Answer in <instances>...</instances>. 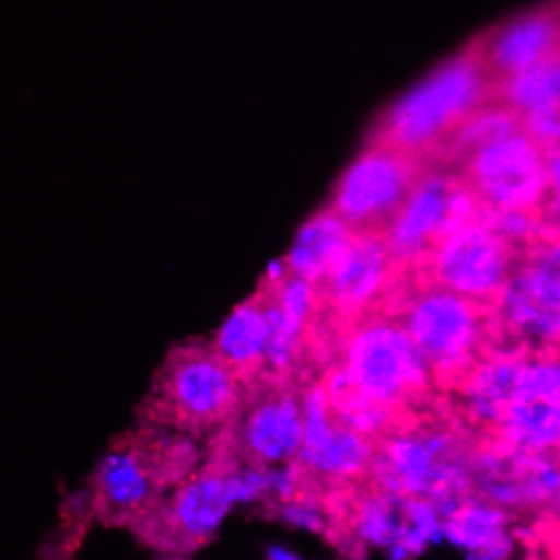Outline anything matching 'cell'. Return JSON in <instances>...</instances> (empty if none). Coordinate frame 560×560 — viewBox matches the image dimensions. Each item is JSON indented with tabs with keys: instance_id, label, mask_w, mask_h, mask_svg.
<instances>
[{
	"instance_id": "1",
	"label": "cell",
	"mask_w": 560,
	"mask_h": 560,
	"mask_svg": "<svg viewBox=\"0 0 560 560\" xmlns=\"http://www.w3.org/2000/svg\"><path fill=\"white\" fill-rule=\"evenodd\" d=\"M493 103V82L475 42L406 92L369 129L365 145L434 162L460 127Z\"/></svg>"
},
{
	"instance_id": "2",
	"label": "cell",
	"mask_w": 560,
	"mask_h": 560,
	"mask_svg": "<svg viewBox=\"0 0 560 560\" xmlns=\"http://www.w3.org/2000/svg\"><path fill=\"white\" fill-rule=\"evenodd\" d=\"M192 436L151 427L127 434L101 460L94 481V512L108 526H129L200 467Z\"/></svg>"
},
{
	"instance_id": "3",
	"label": "cell",
	"mask_w": 560,
	"mask_h": 560,
	"mask_svg": "<svg viewBox=\"0 0 560 560\" xmlns=\"http://www.w3.org/2000/svg\"><path fill=\"white\" fill-rule=\"evenodd\" d=\"M245 384L210 340H190L163 361L145 399V420L188 436L221 432L241 412Z\"/></svg>"
},
{
	"instance_id": "4",
	"label": "cell",
	"mask_w": 560,
	"mask_h": 560,
	"mask_svg": "<svg viewBox=\"0 0 560 560\" xmlns=\"http://www.w3.org/2000/svg\"><path fill=\"white\" fill-rule=\"evenodd\" d=\"M369 472L375 489L428 498L444 520L472 493L471 453L448 428H412L385 436Z\"/></svg>"
},
{
	"instance_id": "5",
	"label": "cell",
	"mask_w": 560,
	"mask_h": 560,
	"mask_svg": "<svg viewBox=\"0 0 560 560\" xmlns=\"http://www.w3.org/2000/svg\"><path fill=\"white\" fill-rule=\"evenodd\" d=\"M238 463L221 430L207 460L190 477L172 487L131 530L148 545L177 555L207 545L236 503L233 477Z\"/></svg>"
},
{
	"instance_id": "6",
	"label": "cell",
	"mask_w": 560,
	"mask_h": 560,
	"mask_svg": "<svg viewBox=\"0 0 560 560\" xmlns=\"http://www.w3.org/2000/svg\"><path fill=\"white\" fill-rule=\"evenodd\" d=\"M430 170L422 158L365 145L340 176L328 208L354 235L385 238Z\"/></svg>"
},
{
	"instance_id": "7",
	"label": "cell",
	"mask_w": 560,
	"mask_h": 560,
	"mask_svg": "<svg viewBox=\"0 0 560 560\" xmlns=\"http://www.w3.org/2000/svg\"><path fill=\"white\" fill-rule=\"evenodd\" d=\"M342 368L354 394L398 408L416 398L432 380V369L399 320L368 316L349 330L342 342Z\"/></svg>"
},
{
	"instance_id": "8",
	"label": "cell",
	"mask_w": 560,
	"mask_h": 560,
	"mask_svg": "<svg viewBox=\"0 0 560 560\" xmlns=\"http://www.w3.org/2000/svg\"><path fill=\"white\" fill-rule=\"evenodd\" d=\"M401 326L432 373L460 380L481 359L487 340V318L481 304L430 283L406 298Z\"/></svg>"
},
{
	"instance_id": "9",
	"label": "cell",
	"mask_w": 560,
	"mask_h": 560,
	"mask_svg": "<svg viewBox=\"0 0 560 560\" xmlns=\"http://www.w3.org/2000/svg\"><path fill=\"white\" fill-rule=\"evenodd\" d=\"M481 207L465 177L432 167L385 236L392 259L396 264H416L428 257L448 236L479 221Z\"/></svg>"
},
{
	"instance_id": "10",
	"label": "cell",
	"mask_w": 560,
	"mask_h": 560,
	"mask_svg": "<svg viewBox=\"0 0 560 560\" xmlns=\"http://www.w3.org/2000/svg\"><path fill=\"white\" fill-rule=\"evenodd\" d=\"M457 174L489 210L532 208L550 179V155L530 135L517 133L477 151Z\"/></svg>"
},
{
	"instance_id": "11",
	"label": "cell",
	"mask_w": 560,
	"mask_h": 560,
	"mask_svg": "<svg viewBox=\"0 0 560 560\" xmlns=\"http://www.w3.org/2000/svg\"><path fill=\"white\" fill-rule=\"evenodd\" d=\"M472 493L505 512L548 508L560 517V455H536L495 443L471 453Z\"/></svg>"
},
{
	"instance_id": "12",
	"label": "cell",
	"mask_w": 560,
	"mask_h": 560,
	"mask_svg": "<svg viewBox=\"0 0 560 560\" xmlns=\"http://www.w3.org/2000/svg\"><path fill=\"white\" fill-rule=\"evenodd\" d=\"M428 266L434 283L487 304L512 278L510 238L487 222H471L430 253Z\"/></svg>"
},
{
	"instance_id": "13",
	"label": "cell",
	"mask_w": 560,
	"mask_h": 560,
	"mask_svg": "<svg viewBox=\"0 0 560 560\" xmlns=\"http://www.w3.org/2000/svg\"><path fill=\"white\" fill-rule=\"evenodd\" d=\"M224 434L245 465L278 467L294 463L304 443L302 401L292 389H264L224 428Z\"/></svg>"
},
{
	"instance_id": "14",
	"label": "cell",
	"mask_w": 560,
	"mask_h": 560,
	"mask_svg": "<svg viewBox=\"0 0 560 560\" xmlns=\"http://www.w3.org/2000/svg\"><path fill=\"white\" fill-rule=\"evenodd\" d=\"M472 42L495 92L508 78L560 54V0L510 19L495 30L477 35Z\"/></svg>"
},
{
	"instance_id": "15",
	"label": "cell",
	"mask_w": 560,
	"mask_h": 560,
	"mask_svg": "<svg viewBox=\"0 0 560 560\" xmlns=\"http://www.w3.org/2000/svg\"><path fill=\"white\" fill-rule=\"evenodd\" d=\"M502 325L540 349L560 347V271L548 264L512 273L495 300Z\"/></svg>"
},
{
	"instance_id": "16",
	"label": "cell",
	"mask_w": 560,
	"mask_h": 560,
	"mask_svg": "<svg viewBox=\"0 0 560 560\" xmlns=\"http://www.w3.org/2000/svg\"><path fill=\"white\" fill-rule=\"evenodd\" d=\"M394 264L384 236L354 235L323 280L328 302L345 314L365 312L384 295Z\"/></svg>"
},
{
	"instance_id": "17",
	"label": "cell",
	"mask_w": 560,
	"mask_h": 560,
	"mask_svg": "<svg viewBox=\"0 0 560 560\" xmlns=\"http://www.w3.org/2000/svg\"><path fill=\"white\" fill-rule=\"evenodd\" d=\"M444 542L465 560H510L516 550L510 512L471 493L444 520Z\"/></svg>"
},
{
	"instance_id": "18",
	"label": "cell",
	"mask_w": 560,
	"mask_h": 560,
	"mask_svg": "<svg viewBox=\"0 0 560 560\" xmlns=\"http://www.w3.org/2000/svg\"><path fill=\"white\" fill-rule=\"evenodd\" d=\"M373 457V441L335 420L320 432L304 434L295 463L306 475L340 483L368 475Z\"/></svg>"
},
{
	"instance_id": "19",
	"label": "cell",
	"mask_w": 560,
	"mask_h": 560,
	"mask_svg": "<svg viewBox=\"0 0 560 560\" xmlns=\"http://www.w3.org/2000/svg\"><path fill=\"white\" fill-rule=\"evenodd\" d=\"M522 361V351L498 349L469 369L463 384V404L471 422L479 427H498L503 410L516 398Z\"/></svg>"
},
{
	"instance_id": "20",
	"label": "cell",
	"mask_w": 560,
	"mask_h": 560,
	"mask_svg": "<svg viewBox=\"0 0 560 560\" xmlns=\"http://www.w3.org/2000/svg\"><path fill=\"white\" fill-rule=\"evenodd\" d=\"M267 335L266 300L261 294L231 312L210 347L247 385L266 369Z\"/></svg>"
},
{
	"instance_id": "21",
	"label": "cell",
	"mask_w": 560,
	"mask_h": 560,
	"mask_svg": "<svg viewBox=\"0 0 560 560\" xmlns=\"http://www.w3.org/2000/svg\"><path fill=\"white\" fill-rule=\"evenodd\" d=\"M353 238V231L330 208H325L300 229L283 261L292 276L320 283Z\"/></svg>"
},
{
	"instance_id": "22",
	"label": "cell",
	"mask_w": 560,
	"mask_h": 560,
	"mask_svg": "<svg viewBox=\"0 0 560 560\" xmlns=\"http://www.w3.org/2000/svg\"><path fill=\"white\" fill-rule=\"evenodd\" d=\"M498 441L524 453L560 455V399H514L498 422Z\"/></svg>"
},
{
	"instance_id": "23",
	"label": "cell",
	"mask_w": 560,
	"mask_h": 560,
	"mask_svg": "<svg viewBox=\"0 0 560 560\" xmlns=\"http://www.w3.org/2000/svg\"><path fill=\"white\" fill-rule=\"evenodd\" d=\"M493 103L512 108L520 117L560 108V54L508 78L493 92Z\"/></svg>"
},
{
	"instance_id": "24",
	"label": "cell",
	"mask_w": 560,
	"mask_h": 560,
	"mask_svg": "<svg viewBox=\"0 0 560 560\" xmlns=\"http://www.w3.org/2000/svg\"><path fill=\"white\" fill-rule=\"evenodd\" d=\"M398 495L385 491H369L354 503L351 532L354 540L369 550L384 552L387 546L398 542L404 532V514Z\"/></svg>"
},
{
	"instance_id": "25",
	"label": "cell",
	"mask_w": 560,
	"mask_h": 560,
	"mask_svg": "<svg viewBox=\"0 0 560 560\" xmlns=\"http://www.w3.org/2000/svg\"><path fill=\"white\" fill-rule=\"evenodd\" d=\"M264 300H266L267 330H269L266 371H269L273 377H285L288 373L294 371L300 361L308 326L300 325L290 316H285L269 292L264 294Z\"/></svg>"
},
{
	"instance_id": "26",
	"label": "cell",
	"mask_w": 560,
	"mask_h": 560,
	"mask_svg": "<svg viewBox=\"0 0 560 560\" xmlns=\"http://www.w3.org/2000/svg\"><path fill=\"white\" fill-rule=\"evenodd\" d=\"M401 514L404 532L399 540L412 552V557H420L428 548L444 542V517L432 500L404 498Z\"/></svg>"
},
{
	"instance_id": "27",
	"label": "cell",
	"mask_w": 560,
	"mask_h": 560,
	"mask_svg": "<svg viewBox=\"0 0 560 560\" xmlns=\"http://www.w3.org/2000/svg\"><path fill=\"white\" fill-rule=\"evenodd\" d=\"M526 401L560 399L559 354H524L517 373L516 398Z\"/></svg>"
},
{
	"instance_id": "28",
	"label": "cell",
	"mask_w": 560,
	"mask_h": 560,
	"mask_svg": "<svg viewBox=\"0 0 560 560\" xmlns=\"http://www.w3.org/2000/svg\"><path fill=\"white\" fill-rule=\"evenodd\" d=\"M335 418L342 427L351 428L369 441L385 434L394 422V410L384 404L371 401L359 394H351L332 406Z\"/></svg>"
},
{
	"instance_id": "29",
	"label": "cell",
	"mask_w": 560,
	"mask_h": 560,
	"mask_svg": "<svg viewBox=\"0 0 560 560\" xmlns=\"http://www.w3.org/2000/svg\"><path fill=\"white\" fill-rule=\"evenodd\" d=\"M276 514L285 526L310 534H323L328 526L325 505L308 493H300L294 500L278 503Z\"/></svg>"
},
{
	"instance_id": "30",
	"label": "cell",
	"mask_w": 560,
	"mask_h": 560,
	"mask_svg": "<svg viewBox=\"0 0 560 560\" xmlns=\"http://www.w3.org/2000/svg\"><path fill=\"white\" fill-rule=\"evenodd\" d=\"M304 475L298 463H285L267 469V498L276 503L294 500L304 493Z\"/></svg>"
},
{
	"instance_id": "31",
	"label": "cell",
	"mask_w": 560,
	"mask_h": 560,
	"mask_svg": "<svg viewBox=\"0 0 560 560\" xmlns=\"http://www.w3.org/2000/svg\"><path fill=\"white\" fill-rule=\"evenodd\" d=\"M323 387H325L326 396L330 399V404H339L340 399L347 398L353 394V384L351 377L347 373V369L342 365H335V368L326 371L325 380H323Z\"/></svg>"
},
{
	"instance_id": "32",
	"label": "cell",
	"mask_w": 560,
	"mask_h": 560,
	"mask_svg": "<svg viewBox=\"0 0 560 560\" xmlns=\"http://www.w3.org/2000/svg\"><path fill=\"white\" fill-rule=\"evenodd\" d=\"M267 560H304L288 546L273 545L267 548Z\"/></svg>"
},
{
	"instance_id": "33",
	"label": "cell",
	"mask_w": 560,
	"mask_h": 560,
	"mask_svg": "<svg viewBox=\"0 0 560 560\" xmlns=\"http://www.w3.org/2000/svg\"><path fill=\"white\" fill-rule=\"evenodd\" d=\"M384 559L385 560H412V552L404 546L401 540L398 542H394L392 546H387L384 550Z\"/></svg>"
},
{
	"instance_id": "34",
	"label": "cell",
	"mask_w": 560,
	"mask_h": 560,
	"mask_svg": "<svg viewBox=\"0 0 560 560\" xmlns=\"http://www.w3.org/2000/svg\"><path fill=\"white\" fill-rule=\"evenodd\" d=\"M557 158H560V143H559V149H557Z\"/></svg>"
}]
</instances>
